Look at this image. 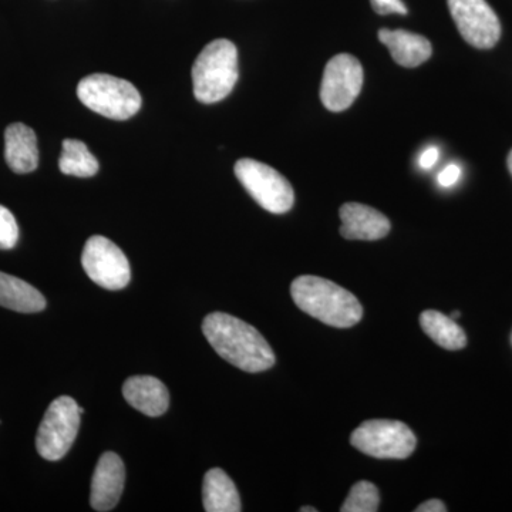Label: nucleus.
<instances>
[{
	"instance_id": "1",
	"label": "nucleus",
	"mask_w": 512,
	"mask_h": 512,
	"mask_svg": "<svg viewBox=\"0 0 512 512\" xmlns=\"http://www.w3.org/2000/svg\"><path fill=\"white\" fill-rule=\"evenodd\" d=\"M202 332L222 359L244 372H265L275 365L274 350L264 336L244 320L228 313H210L202 323Z\"/></svg>"
},
{
	"instance_id": "2",
	"label": "nucleus",
	"mask_w": 512,
	"mask_h": 512,
	"mask_svg": "<svg viewBox=\"0 0 512 512\" xmlns=\"http://www.w3.org/2000/svg\"><path fill=\"white\" fill-rule=\"evenodd\" d=\"M291 295L301 311L333 328H352L363 318L362 305L352 292L320 276H299Z\"/></svg>"
},
{
	"instance_id": "3",
	"label": "nucleus",
	"mask_w": 512,
	"mask_h": 512,
	"mask_svg": "<svg viewBox=\"0 0 512 512\" xmlns=\"http://www.w3.org/2000/svg\"><path fill=\"white\" fill-rule=\"evenodd\" d=\"M195 99L204 104L218 103L238 82V50L227 39H217L202 49L192 66Z\"/></svg>"
},
{
	"instance_id": "4",
	"label": "nucleus",
	"mask_w": 512,
	"mask_h": 512,
	"mask_svg": "<svg viewBox=\"0 0 512 512\" xmlns=\"http://www.w3.org/2000/svg\"><path fill=\"white\" fill-rule=\"evenodd\" d=\"M77 97L87 109L113 120H128L141 109V96L127 80L97 73L84 77Z\"/></svg>"
},
{
	"instance_id": "5",
	"label": "nucleus",
	"mask_w": 512,
	"mask_h": 512,
	"mask_svg": "<svg viewBox=\"0 0 512 512\" xmlns=\"http://www.w3.org/2000/svg\"><path fill=\"white\" fill-rule=\"evenodd\" d=\"M350 443L360 453L380 460H404L416 450V436L407 424L394 420H369L360 424Z\"/></svg>"
},
{
	"instance_id": "6",
	"label": "nucleus",
	"mask_w": 512,
	"mask_h": 512,
	"mask_svg": "<svg viewBox=\"0 0 512 512\" xmlns=\"http://www.w3.org/2000/svg\"><path fill=\"white\" fill-rule=\"evenodd\" d=\"M79 404L69 396L57 397L40 423L36 436L37 453L47 461L62 460L72 448L80 426Z\"/></svg>"
},
{
	"instance_id": "7",
	"label": "nucleus",
	"mask_w": 512,
	"mask_h": 512,
	"mask_svg": "<svg viewBox=\"0 0 512 512\" xmlns=\"http://www.w3.org/2000/svg\"><path fill=\"white\" fill-rule=\"evenodd\" d=\"M235 175L264 210L272 214L291 211L295 192L289 181L275 168L251 158H242L235 164Z\"/></svg>"
},
{
	"instance_id": "8",
	"label": "nucleus",
	"mask_w": 512,
	"mask_h": 512,
	"mask_svg": "<svg viewBox=\"0 0 512 512\" xmlns=\"http://www.w3.org/2000/svg\"><path fill=\"white\" fill-rule=\"evenodd\" d=\"M82 265L94 284L109 291L126 288L131 279L127 256L114 242L101 235H94L84 245Z\"/></svg>"
},
{
	"instance_id": "9",
	"label": "nucleus",
	"mask_w": 512,
	"mask_h": 512,
	"mask_svg": "<svg viewBox=\"0 0 512 512\" xmlns=\"http://www.w3.org/2000/svg\"><path fill=\"white\" fill-rule=\"evenodd\" d=\"M363 86V67L352 55H338L330 59L323 73L320 100L330 111L348 110Z\"/></svg>"
},
{
	"instance_id": "10",
	"label": "nucleus",
	"mask_w": 512,
	"mask_h": 512,
	"mask_svg": "<svg viewBox=\"0 0 512 512\" xmlns=\"http://www.w3.org/2000/svg\"><path fill=\"white\" fill-rule=\"evenodd\" d=\"M460 35L476 49H493L501 37V23L485 0H447Z\"/></svg>"
},
{
	"instance_id": "11",
	"label": "nucleus",
	"mask_w": 512,
	"mask_h": 512,
	"mask_svg": "<svg viewBox=\"0 0 512 512\" xmlns=\"http://www.w3.org/2000/svg\"><path fill=\"white\" fill-rule=\"evenodd\" d=\"M126 481L123 460L116 453H104L97 463L92 478L90 504L96 511L113 510L120 501Z\"/></svg>"
},
{
	"instance_id": "12",
	"label": "nucleus",
	"mask_w": 512,
	"mask_h": 512,
	"mask_svg": "<svg viewBox=\"0 0 512 512\" xmlns=\"http://www.w3.org/2000/svg\"><path fill=\"white\" fill-rule=\"evenodd\" d=\"M340 234L350 241H377L387 237L390 221L382 212L359 202H348L339 211Z\"/></svg>"
},
{
	"instance_id": "13",
	"label": "nucleus",
	"mask_w": 512,
	"mask_h": 512,
	"mask_svg": "<svg viewBox=\"0 0 512 512\" xmlns=\"http://www.w3.org/2000/svg\"><path fill=\"white\" fill-rule=\"evenodd\" d=\"M123 396L128 404L148 417H158L170 406L167 387L153 376H133L124 382Z\"/></svg>"
},
{
	"instance_id": "14",
	"label": "nucleus",
	"mask_w": 512,
	"mask_h": 512,
	"mask_svg": "<svg viewBox=\"0 0 512 512\" xmlns=\"http://www.w3.org/2000/svg\"><path fill=\"white\" fill-rule=\"evenodd\" d=\"M5 158L10 170L28 174L39 165V148L35 131L26 124H10L5 131Z\"/></svg>"
},
{
	"instance_id": "15",
	"label": "nucleus",
	"mask_w": 512,
	"mask_h": 512,
	"mask_svg": "<svg viewBox=\"0 0 512 512\" xmlns=\"http://www.w3.org/2000/svg\"><path fill=\"white\" fill-rule=\"evenodd\" d=\"M379 40L389 49L394 62L403 67L420 66L433 55V46L426 37L407 30H379Z\"/></svg>"
},
{
	"instance_id": "16",
	"label": "nucleus",
	"mask_w": 512,
	"mask_h": 512,
	"mask_svg": "<svg viewBox=\"0 0 512 512\" xmlns=\"http://www.w3.org/2000/svg\"><path fill=\"white\" fill-rule=\"evenodd\" d=\"M202 504L207 512L242 511L237 487L221 468H211L205 474L204 484H202Z\"/></svg>"
},
{
	"instance_id": "17",
	"label": "nucleus",
	"mask_w": 512,
	"mask_h": 512,
	"mask_svg": "<svg viewBox=\"0 0 512 512\" xmlns=\"http://www.w3.org/2000/svg\"><path fill=\"white\" fill-rule=\"evenodd\" d=\"M0 306L20 313H36L46 308V299L35 286L0 272Z\"/></svg>"
},
{
	"instance_id": "18",
	"label": "nucleus",
	"mask_w": 512,
	"mask_h": 512,
	"mask_svg": "<svg viewBox=\"0 0 512 512\" xmlns=\"http://www.w3.org/2000/svg\"><path fill=\"white\" fill-rule=\"evenodd\" d=\"M421 329L440 348L460 350L466 348L467 335L456 320L437 311H424L420 316Z\"/></svg>"
},
{
	"instance_id": "19",
	"label": "nucleus",
	"mask_w": 512,
	"mask_h": 512,
	"mask_svg": "<svg viewBox=\"0 0 512 512\" xmlns=\"http://www.w3.org/2000/svg\"><path fill=\"white\" fill-rule=\"evenodd\" d=\"M59 168L63 174L87 178L96 175L100 165L97 158L90 153L89 148H87L83 141L67 138V140L63 141Z\"/></svg>"
},
{
	"instance_id": "20",
	"label": "nucleus",
	"mask_w": 512,
	"mask_h": 512,
	"mask_svg": "<svg viewBox=\"0 0 512 512\" xmlns=\"http://www.w3.org/2000/svg\"><path fill=\"white\" fill-rule=\"evenodd\" d=\"M380 495L376 485L369 481H359L350 488L348 498L343 503L342 512H376L379 510Z\"/></svg>"
},
{
	"instance_id": "21",
	"label": "nucleus",
	"mask_w": 512,
	"mask_h": 512,
	"mask_svg": "<svg viewBox=\"0 0 512 512\" xmlns=\"http://www.w3.org/2000/svg\"><path fill=\"white\" fill-rule=\"evenodd\" d=\"M19 241V227L16 218L8 208L0 205V249L8 251Z\"/></svg>"
},
{
	"instance_id": "22",
	"label": "nucleus",
	"mask_w": 512,
	"mask_h": 512,
	"mask_svg": "<svg viewBox=\"0 0 512 512\" xmlns=\"http://www.w3.org/2000/svg\"><path fill=\"white\" fill-rule=\"evenodd\" d=\"M372 8L379 15H407L406 5L402 0H370Z\"/></svg>"
},
{
	"instance_id": "23",
	"label": "nucleus",
	"mask_w": 512,
	"mask_h": 512,
	"mask_svg": "<svg viewBox=\"0 0 512 512\" xmlns=\"http://www.w3.org/2000/svg\"><path fill=\"white\" fill-rule=\"evenodd\" d=\"M461 177V168L460 165L457 164H448L446 168L439 174V184L441 187L448 188L453 187L454 184H457V181L460 180Z\"/></svg>"
},
{
	"instance_id": "24",
	"label": "nucleus",
	"mask_w": 512,
	"mask_h": 512,
	"mask_svg": "<svg viewBox=\"0 0 512 512\" xmlns=\"http://www.w3.org/2000/svg\"><path fill=\"white\" fill-rule=\"evenodd\" d=\"M437 161H439V148L436 147L426 148L419 158V164L423 170H431Z\"/></svg>"
},
{
	"instance_id": "25",
	"label": "nucleus",
	"mask_w": 512,
	"mask_h": 512,
	"mask_svg": "<svg viewBox=\"0 0 512 512\" xmlns=\"http://www.w3.org/2000/svg\"><path fill=\"white\" fill-rule=\"evenodd\" d=\"M416 512H446L447 507L446 504L443 503V501L436 500H429L426 501V503L420 504L419 507L414 510Z\"/></svg>"
},
{
	"instance_id": "26",
	"label": "nucleus",
	"mask_w": 512,
	"mask_h": 512,
	"mask_svg": "<svg viewBox=\"0 0 512 512\" xmlns=\"http://www.w3.org/2000/svg\"><path fill=\"white\" fill-rule=\"evenodd\" d=\"M301 512H318V510H316V508H312V507H302Z\"/></svg>"
},
{
	"instance_id": "27",
	"label": "nucleus",
	"mask_w": 512,
	"mask_h": 512,
	"mask_svg": "<svg viewBox=\"0 0 512 512\" xmlns=\"http://www.w3.org/2000/svg\"><path fill=\"white\" fill-rule=\"evenodd\" d=\"M508 168H510V171L512 174V150H511L510 156H508Z\"/></svg>"
},
{
	"instance_id": "28",
	"label": "nucleus",
	"mask_w": 512,
	"mask_h": 512,
	"mask_svg": "<svg viewBox=\"0 0 512 512\" xmlns=\"http://www.w3.org/2000/svg\"><path fill=\"white\" fill-rule=\"evenodd\" d=\"M450 318L454 320L460 318V312H453V315H451Z\"/></svg>"
},
{
	"instance_id": "29",
	"label": "nucleus",
	"mask_w": 512,
	"mask_h": 512,
	"mask_svg": "<svg viewBox=\"0 0 512 512\" xmlns=\"http://www.w3.org/2000/svg\"><path fill=\"white\" fill-rule=\"evenodd\" d=\"M511 342H512V336H511Z\"/></svg>"
}]
</instances>
